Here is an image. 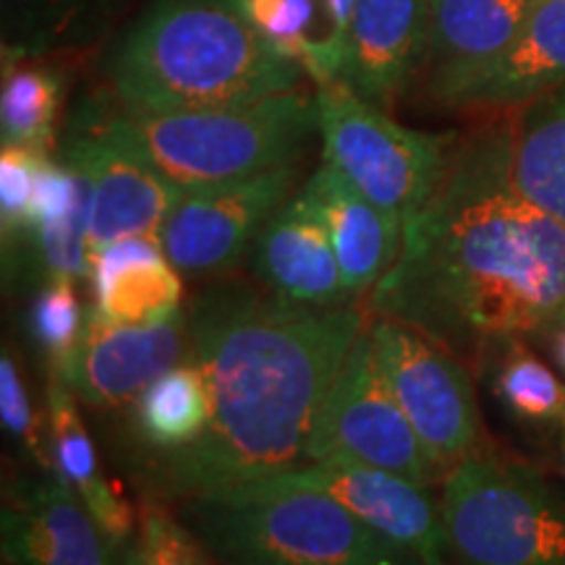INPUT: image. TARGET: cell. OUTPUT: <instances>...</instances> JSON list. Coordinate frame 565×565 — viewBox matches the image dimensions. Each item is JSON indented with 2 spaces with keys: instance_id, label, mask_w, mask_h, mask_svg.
<instances>
[{
  "instance_id": "1",
  "label": "cell",
  "mask_w": 565,
  "mask_h": 565,
  "mask_svg": "<svg viewBox=\"0 0 565 565\" xmlns=\"http://www.w3.org/2000/svg\"><path fill=\"white\" fill-rule=\"evenodd\" d=\"M366 307L458 359L503 338H545L563 320L565 223L515 189L505 129L454 152Z\"/></svg>"
},
{
  "instance_id": "2",
  "label": "cell",
  "mask_w": 565,
  "mask_h": 565,
  "mask_svg": "<svg viewBox=\"0 0 565 565\" xmlns=\"http://www.w3.org/2000/svg\"><path fill=\"white\" fill-rule=\"evenodd\" d=\"M186 315V356L207 383L210 424L192 448L147 458L150 498L179 503L307 463L317 412L370 307H296L223 280L196 294Z\"/></svg>"
},
{
  "instance_id": "3",
  "label": "cell",
  "mask_w": 565,
  "mask_h": 565,
  "mask_svg": "<svg viewBox=\"0 0 565 565\" xmlns=\"http://www.w3.org/2000/svg\"><path fill=\"white\" fill-rule=\"evenodd\" d=\"M121 108H228L299 89L307 74L265 42L246 0H150L105 58Z\"/></svg>"
},
{
  "instance_id": "4",
  "label": "cell",
  "mask_w": 565,
  "mask_h": 565,
  "mask_svg": "<svg viewBox=\"0 0 565 565\" xmlns=\"http://www.w3.org/2000/svg\"><path fill=\"white\" fill-rule=\"evenodd\" d=\"M173 505L217 565H419L286 471Z\"/></svg>"
},
{
  "instance_id": "5",
  "label": "cell",
  "mask_w": 565,
  "mask_h": 565,
  "mask_svg": "<svg viewBox=\"0 0 565 565\" xmlns=\"http://www.w3.org/2000/svg\"><path fill=\"white\" fill-rule=\"evenodd\" d=\"M95 118L181 189L299 166L320 131L317 95L280 92L244 105L179 113L92 108Z\"/></svg>"
},
{
  "instance_id": "6",
  "label": "cell",
  "mask_w": 565,
  "mask_h": 565,
  "mask_svg": "<svg viewBox=\"0 0 565 565\" xmlns=\"http://www.w3.org/2000/svg\"><path fill=\"white\" fill-rule=\"evenodd\" d=\"M450 565H565V482L492 450L463 458L440 492Z\"/></svg>"
},
{
  "instance_id": "7",
  "label": "cell",
  "mask_w": 565,
  "mask_h": 565,
  "mask_svg": "<svg viewBox=\"0 0 565 565\" xmlns=\"http://www.w3.org/2000/svg\"><path fill=\"white\" fill-rule=\"evenodd\" d=\"M317 110L324 162L406 228L440 189L454 137L406 129L343 82L322 84Z\"/></svg>"
},
{
  "instance_id": "8",
  "label": "cell",
  "mask_w": 565,
  "mask_h": 565,
  "mask_svg": "<svg viewBox=\"0 0 565 565\" xmlns=\"http://www.w3.org/2000/svg\"><path fill=\"white\" fill-rule=\"evenodd\" d=\"M374 356L440 475L482 450V412L461 359L404 322L374 317Z\"/></svg>"
},
{
  "instance_id": "9",
  "label": "cell",
  "mask_w": 565,
  "mask_h": 565,
  "mask_svg": "<svg viewBox=\"0 0 565 565\" xmlns=\"http://www.w3.org/2000/svg\"><path fill=\"white\" fill-rule=\"evenodd\" d=\"M328 458L377 466L422 484L440 475L380 372L370 324L351 345L309 435L307 463Z\"/></svg>"
},
{
  "instance_id": "10",
  "label": "cell",
  "mask_w": 565,
  "mask_h": 565,
  "mask_svg": "<svg viewBox=\"0 0 565 565\" xmlns=\"http://www.w3.org/2000/svg\"><path fill=\"white\" fill-rule=\"evenodd\" d=\"M299 166L228 183L186 189L166 225L160 244L175 270L189 278H221L252 254L267 221L294 196Z\"/></svg>"
},
{
  "instance_id": "11",
  "label": "cell",
  "mask_w": 565,
  "mask_h": 565,
  "mask_svg": "<svg viewBox=\"0 0 565 565\" xmlns=\"http://www.w3.org/2000/svg\"><path fill=\"white\" fill-rule=\"evenodd\" d=\"M63 162L87 183L89 254L118 238L158 236L186 189L105 129L92 108L71 124Z\"/></svg>"
},
{
  "instance_id": "12",
  "label": "cell",
  "mask_w": 565,
  "mask_h": 565,
  "mask_svg": "<svg viewBox=\"0 0 565 565\" xmlns=\"http://www.w3.org/2000/svg\"><path fill=\"white\" fill-rule=\"evenodd\" d=\"M186 351V309L154 324H121L92 307L84 320L82 341L61 380H66L84 406L121 412L131 408L154 380L181 364Z\"/></svg>"
},
{
  "instance_id": "13",
  "label": "cell",
  "mask_w": 565,
  "mask_h": 565,
  "mask_svg": "<svg viewBox=\"0 0 565 565\" xmlns=\"http://www.w3.org/2000/svg\"><path fill=\"white\" fill-rule=\"evenodd\" d=\"M286 475L330 494L419 565H450L443 505L433 498L429 484L345 458L301 463Z\"/></svg>"
},
{
  "instance_id": "14",
  "label": "cell",
  "mask_w": 565,
  "mask_h": 565,
  "mask_svg": "<svg viewBox=\"0 0 565 565\" xmlns=\"http://www.w3.org/2000/svg\"><path fill=\"white\" fill-rule=\"evenodd\" d=\"M0 550L6 565H124V550L58 471L13 484L0 511Z\"/></svg>"
},
{
  "instance_id": "15",
  "label": "cell",
  "mask_w": 565,
  "mask_h": 565,
  "mask_svg": "<svg viewBox=\"0 0 565 565\" xmlns=\"http://www.w3.org/2000/svg\"><path fill=\"white\" fill-rule=\"evenodd\" d=\"M249 265L259 288L296 307H343L356 301L343 282L328 223L315 194L301 186L267 221Z\"/></svg>"
},
{
  "instance_id": "16",
  "label": "cell",
  "mask_w": 565,
  "mask_h": 565,
  "mask_svg": "<svg viewBox=\"0 0 565 565\" xmlns=\"http://www.w3.org/2000/svg\"><path fill=\"white\" fill-rule=\"evenodd\" d=\"M429 0H353L341 79L377 108H391L427 58Z\"/></svg>"
},
{
  "instance_id": "17",
  "label": "cell",
  "mask_w": 565,
  "mask_h": 565,
  "mask_svg": "<svg viewBox=\"0 0 565 565\" xmlns=\"http://www.w3.org/2000/svg\"><path fill=\"white\" fill-rule=\"evenodd\" d=\"M536 0H429V92L445 103L466 79L503 55Z\"/></svg>"
},
{
  "instance_id": "18",
  "label": "cell",
  "mask_w": 565,
  "mask_h": 565,
  "mask_svg": "<svg viewBox=\"0 0 565 565\" xmlns=\"http://www.w3.org/2000/svg\"><path fill=\"white\" fill-rule=\"evenodd\" d=\"M303 186L320 204L345 288L362 301L401 257L404 223L359 192L330 162H322Z\"/></svg>"
},
{
  "instance_id": "19",
  "label": "cell",
  "mask_w": 565,
  "mask_h": 565,
  "mask_svg": "<svg viewBox=\"0 0 565 565\" xmlns=\"http://www.w3.org/2000/svg\"><path fill=\"white\" fill-rule=\"evenodd\" d=\"M565 84V0H536L503 55L445 97L448 108H524Z\"/></svg>"
},
{
  "instance_id": "20",
  "label": "cell",
  "mask_w": 565,
  "mask_h": 565,
  "mask_svg": "<svg viewBox=\"0 0 565 565\" xmlns=\"http://www.w3.org/2000/svg\"><path fill=\"white\" fill-rule=\"evenodd\" d=\"M89 280L103 317L154 324L183 309V282L158 236L118 238L89 254Z\"/></svg>"
},
{
  "instance_id": "21",
  "label": "cell",
  "mask_w": 565,
  "mask_h": 565,
  "mask_svg": "<svg viewBox=\"0 0 565 565\" xmlns=\"http://www.w3.org/2000/svg\"><path fill=\"white\" fill-rule=\"evenodd\" d=\"M47 437H51L55 471L79 494L113 545L124 550L137 532V513L126 503L118 487L105 477L95 443L82 419L79 398L66 385V380L55 374L47 380Z\"/></svg>"
},
{
  "instance_id": "22",
  "label": "cell",
  "mask_w": 565,
  "mask_h": 565,
  "mask_svg": "<svg viewBox=\"0 0 565 565\" xmlns=\"http://www.w3.org/2000/svg\"><path fill=\"white\" fill-rule=\"evenodd\" d=\"M252 24L317 87L341 79L353 0H246Z\"/></svg>"
},
{
  "instance_id": "23",
  "label": "cell",
  "mask_w": 565,
  "mask_h": 565,
  "mask_svg": "<svg viewBox=\"0 0 565 565\" xmlns=\"http://www.w3.org/2000/svg\"><path fill=\"white\" fill-rule=\"evenodd\" d=\"M89 194L68 162L45 154L34 194L30 252L45 278H89Z\"/></svg>"
},
{
  "instance_id": "24",
  "label": "cell",
  "mask_w": 565,
  "mask_h": 565,
  "mask_svg": "<svg viewBox=\"0 0 565 565\" xmlns=\"http://www.w3.org/2000/svg\"><path fill=\"white\" fill-rule=\"evenodd\" d=\"M505 139L515 189L565 223V84L526 103Z\"/></svg>"
},
{
  "instance_id": "25",
  "label": "cell",
  "mask_w": 565,
  "mask_h": 565,
  "mask_svg": "<svg viewBox=\"0 0 565 565\" xmlns=\"http://www.w3.org/2000/svg\"><path fill=\"white\" fill-rule=\"evenodd\" d=\"M129 424L147 450L145 461L192 448L210 424V393L200 364L186 356L154 380L131 404Z\"/></svg>"
},
{
  "instance_id": "26",
  "label": "cell",
  "mask_w": 565,
  "mask_h": 565,
  "mask_svg": "<svg viewBox=\"0 0 565 565\" xmlns=\"http://www.w3.org/2000/svg\"><path fill=\"white\" fill-rule=\"evenodd\" d=\"M494 404L508 419L532 429H563L565 383L524 338H503L484 345L477 356Z\"/></svg>"
},
{
  "instance_id": "27",
  "label": "cell",
  "mask_w": 565,
  "mask_h": 565,
  "mask_svg": "<svg viewBox=\"0 0 565 565\" xmlns=\"http://www.w3.org/2000/svg\"><path fill=\"white\" fill-rule=\"evenodd\" d=\"M126 0H3V51L38 55L89 45Z\"/></svg>"
},
{
  "instance_id": "28",
  "label": "cell",
  "mask_w": 565,
  "mask_h": 565,
  "mask_svg": "<svg viewBox=\"0 0 565 565\" xmlns=\"http://www.w3.org/2000/svg\"><path fill=\"white\" fill-rule=\"evenodd\" d=\"M63 105V79L38 55L3 51L0 84V131L3 145L51 152Z\"/></svg>"
},
{
  "instance_id": "29",
  "label": "cell",
  "mask_w": 565,
  "mask_h": 565,
  "mask_svg": "<svg viewBox=\"0 0 565 565\" xmlns=\"http://www.w3.org/2000/svg\"><path fill=\"white\" fill-rule=\"evenodd\" d=\"M84 320L79 296H76V280L53 275L42 280L30 307V333L34 343L45 353L51 374L68 370L76 345L82 341Z\"/></svg>"
},
{
  "instance_id": "30",
  "label": "cell",
  "mask_w": 565,
  "mask_h": 565,
  "mask_svg": "<svg viewBox=\"0 0 565 565\" xmlns=\"http://www.w3.org/2000/svg\"><path fill=\"white\" fill-rule=\"evenodd\" d=\"M124 565H217L202 542L181 524L162 500L145 498L137 511V532L124 547Z\"/></svg>"
},
{
  "instance_id": "31",
  "label": "cell",
  "mask_w": 565,
  "mask_h": 565,
  "mask_svg": "<svg viewBox=\"0 0 565 565\" xmlns=\"http://www.w3.org/2000/svg\"><path fill=\"white\" fill-rule=\"evenodd\" d=\"M51 152H34L19 145H3L0 152V233H3L6 265L30 246L34 194H38L40 162Z\"/></svg>"
},
{
  "instance_id": "32",
  "label": "cell",
  "mask_w": 565,
  "mask_h": 565,
  "mask_svg": "<svg viewBox=\"0 0 565 565\" xmlns=\"http://www.w3.org/2000/svg\"><path fill=\"white\" fill-rule=\"evenodd\" d=\"M0 419L21 454L38 466L40 475H55L51 437H45L47 424L40 419L32 404L19 359L9 345H3L0 353Z\"/></svg>"
},
{
  "instance_id": "33",
  "label": "cell",
  "mask_w": 565,
  "mask_h": 565,
  "mask_svg": "<svg viewBox=\"0 0 565 565\" xmlns=\"http://www.w3.org/2000/svg\"><path fill=\"white\" fill-rule=\"evenodd\" d=\"M550 341V353H553V362L565 372V317L555 324L553 330L545 335Z\"/></svg>"
},
{
  "instance_id": "34",
  "label": "cell",
  "mask_w": 565,
  "mask_h": 565,
  "mask_svg": "<svg viewBox=\"0 0 565 565\" xmlns=\"http://www.w3.org/2000/svg\"><path fill=\"white\" fill-rule=\"evenodd\" d=\"M555 469L565 482V429H561V435H557V443H555Z\"/></svg>"
},
{
  "instance_id": "35",
  "label": "cell",
  "mask_w": 565,
  "mask_h": 565,
  "mask_svg": "<svg viewBox=\"0 0 565 565\" xmlns=\"http://www.w3.org/2000/svg\"><path fill=\"white\" fill-rule=\"evenodd\" d=\"M563 429H565V422H563Z\"/></svg>"
}]
</instances>
